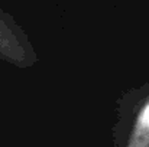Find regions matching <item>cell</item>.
<instances>
[{
  "mask_svg": "<svg viewBox=\"0 0 149 147\" xmlns=\"http://www.w3.org/2000/svg\"><path fill=\"white\" fill-rule=\"evenodd\" d=\"M111 141L114 147H149V81L116 99Z\"/></svg>",
  "mask_w": 149,
  "mask_h": 147,
  "instance_id": "cell-1",
  "label": "cell"
},
{
  "mask_svg": "<svg viewBox=\"0 0 149 147\" xmlns=\"http://www.w3.org/2000/svg\"><path fill=\"white\" fill-rule=\"evenodd\" d=\"M0 61L20 69H28L39 62L28 33L15 19L0 9Z\"/></svg>",
  "mask_w": 149,
  "mask_h": 147,
  "instance_id": "cell-2",
  "label": "cell"
}]
</instances>
